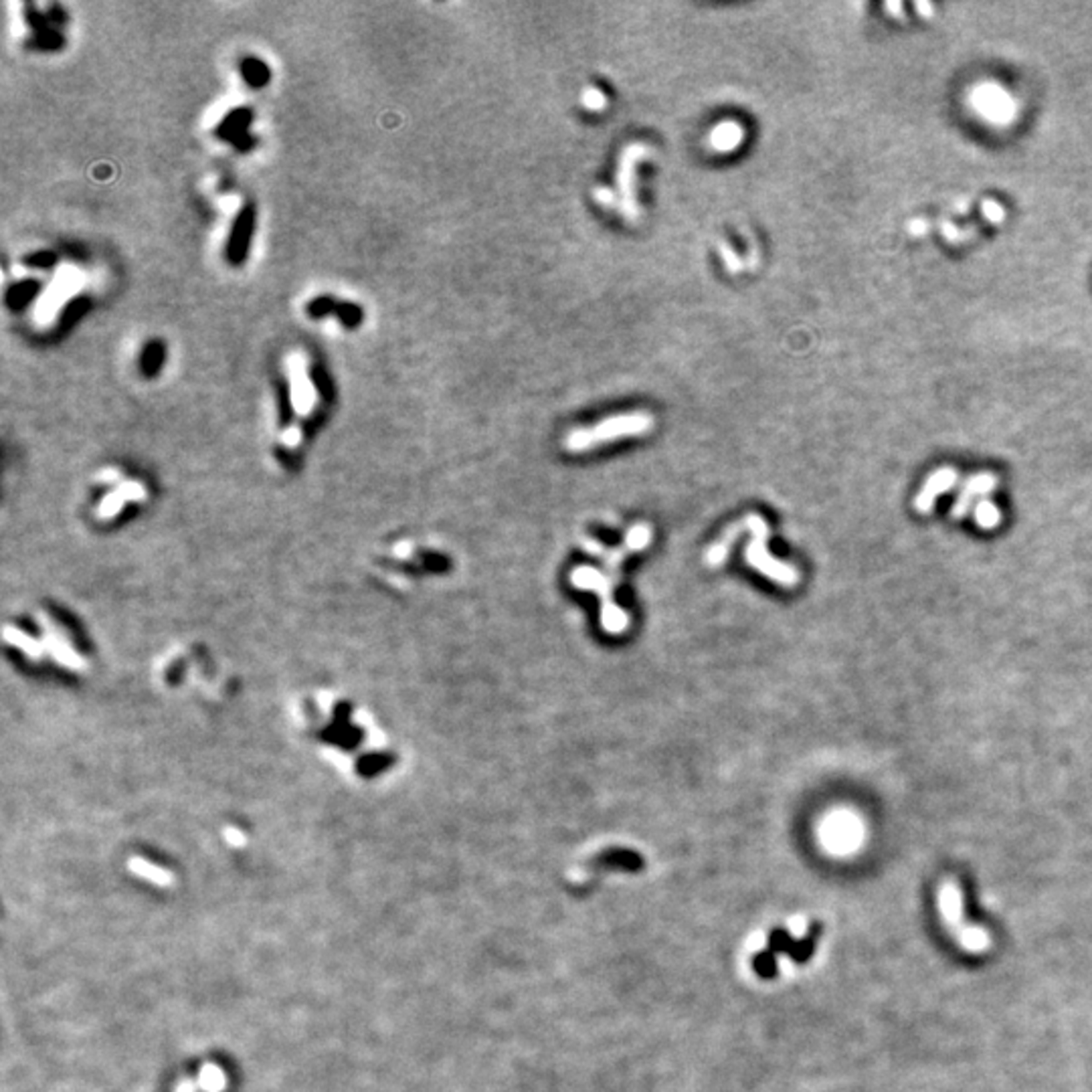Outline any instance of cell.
<instances>
[{
	"instance_id": "obj_6",
	"label": "cell",
	"mask_w": 1092,
	"mask_h": 1092,
	"mask_svg": "<svg viewBox=\"0 0 1092 1092\" xmlns=\"http://www.w3.org/2000/svg\"><path fill=\"white\" fill-rule=\"evenodd\" d=\"M255 231V207L253 204H245L239 210L237 219L233 223L231 235H229L227 247H225V258L231 265L239 267L245 264L247 255H249V247H251V237Z\"/></svg>"
},
{
	"instance_id": "obj_24",
	"label": "cell",
	"mask_w": 1092,
	"mask_h": 1092,
	"mask_svg": "<svg viewBox=\"0 0 1092 1092\" xmlns=\"http://www.w3.org/2000/svg\"><path fill=\"white\" fill-rule=\"evenodd\" d=\"M24 264L29 267H37V270H49L57 264V255L53 251H35L24 258Z\"/></svg>"
},
{
	"instance_id": "obj_17",
	"label": "cell",
	"mask_w": 1092,
	"mask_h": 1092,
	"mask_svg": "<svg viewBox=\"0 0 1092 1092\" xmlns=\"http://www.w3.org/2000/svg\"><path fill=\"white\" fill-rule=\"evenodd\" d=\"M752 971H755L757 977H761L765 981L775 979L779 975V961L777 955H773L769 949L759 951V953L752 955Z\"/></svg>"
},
{
	"instance_id": "obj_13",
	"label": "cell",
	"mask_w": 1092,
	"mask_h": 1092,
	"mask_svg": "<svg viewBox=\"0 0 1092 1092\" xmlns=\"http://www.w3.org/2000/svg\"><path fill=\"white\" fill-rule=\"evenodd\" d=\"M39 292H41L39 282H35V279H23V282L15 284L9 292H6L4 302L12 312H18V310L27 308V306L33 302L37 296H39Z\"/></svg>"
},
{
	"instance_id": "obj_9",
	"label": "cell",
	"mask_w": 1092,
	"mask_h": 1092,
	"mask_svg": "<svg viewBox=\"0 0 1092 1092\" xmlns=\"http://www.w3.org/2000/svg\"><path fill=\"white\" fill-rule=\"evenodd\" d=\"M959 480V474L953 468H941L937 470L935 474L929 476V480L924 482V485L918 491L915 498V510L918 514H929L938 498L953 488V485Z\"/></svg>"
},
{
	"instance_id": "obj_21",
	"label": "cell",
	"mask_w": 1092,
	"mask_h": 1092,
	"mask_svg": "<svg viewBox=\"0 0 1092 1092\" xmlns=\"http://www.w3.org/2000/svg\"><path fill=\"white\" fill-rule=\"evenodd\" d=\"M336 316H338V320H340V322H342L344 326H347V328H350V330L359 328L361 322H362V310H361V306L350 304V302H342V304H338V308H336Z\"/></svg>"
},
{
	"instance_id": "obj_11",
	"label": "cell",
	"mask_w": 1092,
	"mask_h": 1092,
	"mask_svg": "<svg viewBox=\"0 0 1092 1092\" xmlns=\"http://www.w3.org/2000/svg\"><path fill=\"white\" fill-rule=\"evenodd\" d=\"M743 138H745L743 126L734 120H726V121H720V124L711 132V136H708V146H711L714 152H732L740 142H743Z\"/></svg>"
},
{
	"instance_id": "obj_23",
	"label": "cell",
	"mask_w": 1092,
	"mask_h": 1092,
	"mask_svg": "<svg viewBox=\"0 0 1092 1092\" xmlns=\"http://www.w3.org/2000/svg\"><path fill=\"white\" fill-rule=\"evenodd\" d=\"M201 1087L207 1092H219L225 1087V1076L215 1066H204L201 1072Z\"/></svg>"
},
{
	"instance_id": "obj_14",
	"label": "cell",
	"mask_w": 1092,
	"mask_h": 1092,
	"mask_svg": "<svg viewBox=\"0 0 1092 1092\" xmlns=\"http://www.w3.org/2000/svg\"><path fill=\"white\" fill-rule=\"evenodd\" d=\"M166 362V347L162 340H150L146 347L142 348V354H140V373L144 376H156L161 373V368L164 367Z\"/></svg>"
},
{
	"instance_id": "obj_26",
	"label": "cell",
	"mask_w": 1092,
	"mask_h": 1092,
	"mask_svg": "<svg viewBox=\"0 0 1092 1092\" xmlns=\"http://www.w3.org/2000/svg\"><path fill=\"white\" fill-rule=\"evenodd\" d=\"M580 101H583V106L589 107V110H601V107L605 106V95L603 92H599V89L589 87L583 93V100Z\"/></svg>"
},
{
	"instance_id": "obj_15",
	"label": "cell",
	"mask_w": 1092,
	"mask_h": 1092,
	"mask_svg": "<svg viewBox=\"0 0 1092 1092\" xmlns=\"http://www.w3.org/2000/svg\"><path fill=\"white\" fill-rule=\"evenodd\" d=\"M239 72L243 75V79L247 81V86L255 89L265 87L271 78L270 67H267L261 59H258V57H245V59L241 61Z\"/></svg>"
},
{
	"instance_id": "obj_7",
	"label": "cell",
	"mask_w": 1092,
	"mask_h": 1092,
	"mask_svg": "<svg viewBox=\"0 0 1092 1092\" xmlns=\"http://www.w3.org/2000/svg\"><path fill=\"white\" fill-rule=\"evenodd\" d=\"M998 485V477L993 474H975L973 477L963 484V488L957 496V500L951 508V516L955 520L965 519V516L971 512V508H975L983 498H987Z\"/></svg>"
},
{
	"instance_id": "obj_2",
	"label": "cell",
	"mask_w": 1092,
	"mask_h": 1092,
	"mask_svg": "<svg viewBox=\"0 0 1092 1092\" xmlns=\"http://www.w3.org/2000/svg\"><path fill=\"white\" fill-rule=\"evenodd\" d=\"M745 526L752 532V540L749 542L745 551V559L755 571H759L765 577L771 579L773 583L781 585V587H795L800 583V573L795 571L793 567L787 563H781V560L773 557L769 553L767 540H769V526L761 516L752 514L749 519L745 520Z\"/></svg>"
},
{
	"instance_id": "obj_5",
	"label": "cell",
	"mask_w": 1092,
	"mask_h": 1092,
	"mask_svg": "<svg viewBox=\"0 0 1092 1092\" xmlns=\"http://www.w3.org/2000/svg\"><path fill=\"white\" fill-rule=\"evenodd\" d=\"M821 932H823V927L820 921L811 923L806 931V935H803L801 938L791 937L787 929L775 927L769 932L767 949L773 955L783 953V955H787L791 961L797 963V965H803V963L811 961V957H814Z\"/></svg>"
},
{
	"instance_id": "obj_1",
	"label": "cell",
	"mask_w": 1092,
	"mask_h": 1092,
	"mask_svg": "<svg viewBox=\"0 0 1092 1092\" xmlns=\"http://www.w3.org/2000/svg\"><path fill=\"white\" fill-rule=\"evenodd\" d=\"M654 429V417L646 411L622 413L593 427H579L565 437V450L577 453L623 437H635Z\"/></svg>"
},
{
	"instance_id": "obj_10",
	"label": "cell",
	"mask_w": 1092,
	"mask_h": 1092,
	"mask_svg": "<svg viewBox=\"0 0 1092 1092\" xmlns=\"http://www.w3.org/2000/svg\"><path fill=\"white\" fill-rule=\"evenodd\" d=\"M595 870H622V872H640L646 866V862L634 849H607V852L595 855L589 862Z\"/></svg>"
},
{
	"instance_id": "obj_12",
	"label": "cell",
	"mask_w": 1092,
	"mask_h": 1092,
	"mask_svg": "<svg viewBox=\"0 0 1092 1092\" xmlns=\"http://www.w3.org/2000/svg\"><path fill=\"white\" fill-rule=\"evenodd\" d=\"M745 528H746V526H745V520H743V522H737V525H732V526H728V528L725 530V534L720 536V539H718L717 542H714V545H712L711 548H708V553H706V563L711 565V567H718V565H723L725 560H726V557H728V553H731V546L734 545V540H737V536H738L740 532H743Z\"/></svg>"
},
{
	"instance_id": "obj_25",
	"label": "cell",
	"mask_w": 1092,
	"mask_h": 1092,
	"mask_svg": "<svg viewBox=\"0 0 1092 1092\" xmlns=\"http://www.w3.org/2000/svg\"><path fill=\"white\" fill-rule=\"evenodd\" d=\"M278 401H279V413H282V419L285 421L287 417H292L293 409H292L290 385H287L284 379L278 381Z\"/></svg>"
},
{
	"instance_id": "obj_27",
	"label": "cell",
	"mask_w": 1092,
	"mask_h": 1092,
	"mask_svg": "<svg viewBox=\"0 0 1092 1092\" xmlns=\"http://www.w3.org/2000/svg\"><path fill=\"white\" fill-rule=\"evenodd\" d=\"M225 835H227L229 840H231V844H235V846H241L243 841H245V835H243L241 832H237V829H227Z\"/></svg>"
},
{
	"instance_id": "obj_4",
	"label": "cell",
	"mask_w": 1092,
	"mask_h": 1092,
	"mask_svg": "<svg viewBox=\"0 0 1092 1092\" xmlns=\"http://www.w3.org/2000/svg\"><path fill=\"white\" fill-rule=\"evenodd\" d=\"M573 585L577 589H589L595 591L599 597H601V623L603 628L609 631V634H623L625 628L629 625V617L628 613L623 609H619L615 605V601H611V591H613V580L611 577H605L603 573L595 571L591 567H579L577 571H573L571 574Z\"/></svg>"
},
{
	"instance_id": "obj_8",
	"label": "cell",
	"mask_w": 1092,
	"mask_h": 1092,
	"mask_svg": "<svg viewBox=\"0 0 1092 1092\" xmlns=\"http://www.w3.org/2000/svg\"><path fill=\"white\" fill-rule=\"evenodd\" d=\"M253 121V112L249 107H237L233 110L229 116L216 126L215 134L221 140H229V142L235 144V148L239 152H247L253 148L255 140L249 134V126Z\"/></svg>"
},
{
	"instance_id": "obj_16",
	"label": "cell",
	"mask_w": 1092,
	"mask_h": 1092,
	"mask_svg": "<svg viewBox=\"0 0 1092 1092\" xmlns=\"http://www.w3.org/2000/svg\"><path fill=\"white\" fill-rule=\"evenodd\" d=\"M89 308H92V302H89V298H86V296L73 298L72 302H69V304L65 306V310L61 312V318H59V330H61V332H69V330H72L73 326L78 324V322L81 320V318L87 314Z\"/></svg>"
},
{
	"instance_id": "obj_19",
	"label": "cell",
	"mask_w": 1092,
	"mask_h": 1092,
	"mask_svg": "<svg viewBox=\"0 0 1092 1092\" xmlns=\"http://www.w3.org/2000/svg\"><path fill=\"white\" fill-rule=\"evenodd\" d=\"M130 870L134 874H138V876L152 880V883H156V884H170V880H172L170 874L162 870V868H158L155 864H150V862L140 860V858L130 860Z\"/></svg>"
},
{
	"instance_id": "obj_18",
	"label": "cell",
	"mask_w": 1092,
	"mask_h": 1092,
	"mask_svg": "<svg viewBox=\"0 0 1092 1092\" xmlns=\"http://www.w3.org/2000/svg\"><path fill=\"white\" fill-rule=\"evenodd\" d=\"M973 512H975V522H977V525H979L981 528H986V530H992V528H995L1001 522L999 508L995 506V504L989 500V498H983V500L973 508Z\"/></svg>"
},
{
	"instance_id": "obj_20",
	"label": "cell",
	"mask_w": 1092,
	"mask_h": 1092,
	"mask_svg": "<svg viewBox=\"0 0 1092 1092\" xmlns=\"http://www.w3.org/2000/svg\"><path fill=\"white\" fill-rule=\"evenodd\" d=\"M310 376H312V382H314L316 388H318V393H320L324 399H332V395H334V385H332L330 374H328V370H326L324 364H320V362L312 364V367H310Z\"/></svg>"
},
{
	"instance_id": "obj_22",
	"label": "cell",
	"mask_w": 1092,
	"mask_h": 1092,
	"mask_svg": "<svg viewBox=\"0 0 1092 1092\" xmlns=\"http://www.w3.org/2000/svg\"><path fill=\"white\" fill-rule=\"evenodd\" d=\"M336 308H338V304L330 296H320V298L312 299L306 312H308V316L314 318V320H320V318L324 316L336 314Z\"/></svg>"
},
{
	"instance_id": "obj_3",
	"label": "cell",
	"mask_w": 1092,
	"mask_h": 1092,
	"mask_svg": "<svg viewBox=\"0 0 1092 1092\" xmlns=\"http://www.w3.org/2000/svg\"><path fill=\"white\" fill-rule=\"evenodd\" d=\"M941 910L944 921L953 929V935L963 947L969 951H979L987 947L989 937L979 927L969 924L965 917H963V894L957 880H947L941 886Z\"/></svg>"
}]
</instances>
